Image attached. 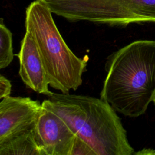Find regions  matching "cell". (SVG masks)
Listing matches in <instances>:
<instances>
[{
	"mask_svg": "<svg viewBox=\"0 0 155 155\" xmlns=\"http://www.w3.org/2000/svg\"><path fill=\"white\" fill-rule=\"evenodd\" d=\"M100 98L125 116L144 114L155 96V41L137 40L109 55Z\"/></svg>",
	"mask_w": 155,
	"mask_h": 155,
	"instance_id": "1",
	"label": "cell"
},
{
	"mask_svg": "<svg viewBox=\"0 0 155 155\" xmlns=\"http://www.w3.org/2000/svg\"><path fill=\"white\" fill-rule=\"evenodd\" d=\"M42 105L61 117L96 155L134 154L120 117L101 98L53 93Z\"/></svg>",
	"mask_w": 155,
	"mask_h": 155,
	"instance_id": "2",
	"label": "cell"
},
{
	"mask_svg": "<svg viewBox=\"0 0 155 155\" xmlns=\"http://www.w3.org/2000/svg\"><path fill=\"white\" fill-rule=\"evenodd\" d=\"M52 13L42 0L32 2L25 12V29L35 41L50 86L62 93H69L82 85L88 56L80 58L70 50L58 30Z\"/></svg>",
	"mask_w": 155,
	"mask_h": 155,
	"instance_id": "3",
	"label": "cell"
},
{
	"mask_svg": "<svg viewBox=\"0 0 155 155\" xmlns=\"http://www.w3.org/2000/svg\"><path fill=\"white\" fill-rule=\"evenodd\" d=\"M53 13L74 22L87 21L111 26H127L128 0H42Z\"/></svg>",
	"mask_w": 155,
	"mask_h": 155,
	"instance_id": "4",
	"label": "cell"
},
{
	"mask_svg": "<svg viewBox=\"0 0 155 155\" xmlns=\"http://www.w3.org/2000/svg\"><path fill=\"white\" fill-rule=\"evenodd\" d=\"M42 105L28 97L8 96L0 102V144L32 131Z\"/></svg>",
	"mask_w": 155,
	"mask_h": 155,
	"instance_id": "5",
	"label": "cell"
},
{
	"mask_svg": "<svg viewBox=\"0 0 155 155\" xmlns=\"http://www.w3.org/2000/svg\"><path fill=\"white\" fill-rule=\"evenodd\" d=\"M33 135L41 155H70L76 136L61 117L43 106Z\"/></svg>",
	"mask_w": 155,
	"mask_h": 155,
	"instance_id": "6",
	"label": "cell"
},
{
	"mask_svg": "<svg viewBox=\"0 0 155 155\" xmlns=\"http://www.w3.org/2000/svg\"><path fill=\"white\" fill-rule=\"evenodd\" d=\"M19 61V74L25 85L35 92L48 97L53 94L49 88L46 71L35 41L28 31L21 41L16 54Z\"/></svg>",
	"mask_w": 155,
	"mask_h": 155,
	"instance_id": "7",
	"label": "cell"
},
{
	"mask_svg": "<svg viewBox=\"0 0 155 155\" xmlns=\"http://www.w3.org/2000/svg\"><path fill=\"white\" fill-rule=\"evenodd\" d=\"M0 155H41L33 130L1 143Z\"/></svg>",
	"mask_w": 155,
	"mask_h": 155,
	"instance_id": "8",
	"label": "cell"
},
{
	"mask_svg": "<svg viewBox=\"0 0 155 155\" xmlns=\"http://www.w3.org/2000/svg\"><path fill=\"white\" fill-rule=\"evenodd\" d=\"M127 15L130 24L155 22V0H130Z\"/></svg>",
	"mask_w": 155,
	"mask_h": 155,
	"instance_id": "9",
	"label": "cell"
},
{
	"mask_svg": "<svg viewBox=\"0 0 155 155\" xmlns=\"http://www.w3.org/2000/svg\"><path fill=\"white\" fill-rule=\"evenodd\" d=\"M12 34L1 19L0 22V68L8 67L13 59Z\"/></svg>",
	"mask_w": 155,
	"mask_h": 155,
	"instance_id": "10",
	"label": "cell"
},
{
	"mask_svg": "<svg viewBox=\"0 0 155 155\" xmlns=\"http://www.w3.org/2000/svg\"><path fill=\"white\" fill-rule=\"evenodd\" d=\"M70 155H96V154L85 140L76 135Z\"/></svg>",
	"mask_w": 155,
	"mask_h": 155,
	"instance_id": "11",
	"label": "cell"
},
{
	"mask_svg": "<svg viewBox=\"0 0 155 155\" xmlns=\"http://www.w3.org/2000/svg\"><path fill=\"white\" fill-rule=\"evenodd\" d=\"M12 84L10 81L2 74L0 76V99H2L10 95Z\"/></svg>",
	"mask_w": 155,
	"mask_h": 155,
	"instance_id": "12",
	"label": "cell"
},
{
	"mask_svg": "<svg viewBox=\"0 0 155 155\" xmlns=\"http://www.w3.org/2000/svg\"><path fill=\"white\" fill-rule=\"evenodd\" d=\"M153 101H154V104H155V96H154V99H153Z\"/></svg>",
	"mask_w": 155,
	"mask_h": 155,
	"instance_id": "13",
	"label": "cell"
}]
</instances>
